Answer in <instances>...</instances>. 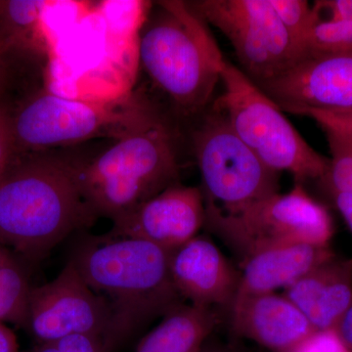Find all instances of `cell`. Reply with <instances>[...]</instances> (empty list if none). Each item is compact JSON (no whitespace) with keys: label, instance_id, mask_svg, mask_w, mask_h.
<instances>
[{"label":"cell","instance_id":"18","mask_svg":"<svg viewBox=\"0 0 352 352\" xmlns=\"http://www.w3.org/2000/svg\"><path fill=\"white\" fill-rule=\"evenodd\" d=\"M303 38V57L352 50V0H321Z\"/></svg>","mask_w":352,"mask_h":352},{"label":"cell","instance_id":"19","mask_svg":"<svg viewBox=\"0 0 352 352\" xmlns=\"http://www.w3.org/2000/svg\"><path fill=\"white\" fill-rule=\"evenodd\" d=\"M50 2L43 0L0 1V50L13 46L47 48L43 18Z\"/></svg>","mask_w":352,"mask_h":352},{"label":"cell","instance_id":"16","mask_svg":"<svg viewBox=\"0 0 352 352\" xmlns=\"http://www.w3.org/2000/svg\"><path fill=\"white\" fill-rule=\"evenodd\" d=\"M335 256L330 245L309 244L278 245L254 252L241 261L236 296L286 289Z\"/></svg>","mask_w":352,"mask_h":352},{"label":"cell","instance_id":"8","mask_svg":"<svg viewBox=\"0 0 352 352\" xmlns=\"http://www.w3.org/2000/svg\"><path fill=\"white\" fill-rule=\"evenodd\" d=\"M205 226L240 258L254 252L294 244L329 245L333 229L327 208L296 183L235 214L206 210Z\"/></svg>","mask_w":352,"mask_h":352},{"label":"cell","instance_id":"27","mask_svg":"<svg viewBox=\"0 0 352 352\" xmlns=\"http://www.w3.org/2000/svg\"><path fill=\"white\" fill-rule=\"evenodd\" d=\"M0 352H20L15 335L1 322H0Z\"/></svg>","mask_w":352,"mask_h":352},{"label":"cell","instance_id":"12","mask_svg":"<svg viewBox=\"0 0 352 352\" xmlns=\"http://www.w3.org/2000/svg\"><path fill=\"white\" fill-rule=\"evenodd\" d=\"M205 222L200 187L178 182L113 221L110 233L147 241L173 252L198 236Z\"/></svg>","mask_w":352,"mask_h":352},{"label":"cell","instance_id":"9","mask_svg":"<svg viewBox=\"0 0 352 352\" xmlns=\"http://www.w3.org/2000/svg\"><path fill=\"white\" fill-rule=\"evenodd\" d=\"M232 45L242 71L259 85L276 78L303 58L302 51L268 0L189 2Z\"/></svg>","mask_w":352,"mask_h":352},{"label":"cell","instance_id":"15","mask_svg":"<svg viewBox=\"0 0 352 352\" xmlns=\"http://www.w3.org/2000/svg\"><path fill=\"white\" fill-rule=\"evenodd\" d=\"M316 331L333 330L352 303V259L337 256L285 289Z\"/></svg>","mask_w":352,"mask_h":352},{"label":"cell","instance_id":"4","mask_svg":"<svg viewBox=\"0 0 352 352\" xmlns=\"http://www.w3.org/2000/svg\"><path fill=\"white\" fill-rule=\"evenodd\" d=\"M177 136L156 104L112 146L82 161L83 197L96 217L115 221L178 183Z\"/></svg>","mask_w":352,"mask_h":352},{"label":"cell","instance_id":"3","mask_svg":"<svg viewBox=\"0 0 352 352\" xmlns=\"http://www.w3.org/2000/svg\"><path fill=\"white\" fill-rule=\"evenodd\" d=\"M139 61L155 87L184 117L212 103L226 59L208 23L189 2L157 1L139 32Z\"/></svg>","mask_w":352,"mask_h":352},{"label":"cell","instance_id":"11","mask_svg":"<svg viewBox=\"0 0 352 352\" xmlns=\"http://www.w3.org/2000/svg\"><path fill=\"white\" fill-rule=\"evenodd\" d=\"M25 327L38 342H53L73 333L101 336L113 352L110 307L88 286L71 261L52 281L32 288Z\"/></svg>","mask_w":352,"mask_h":352},{"label":"cell","instance_id":"2","mask_svg":"<svg viewBox=\"0 0 352 352\" xmlns=\"http://www.w3.org/2000/svg\"><path fill=\"white\" fill-rule=\"evenodd\" d=\"M170 252L147 241L85 236L69 261L110 307L113 352L182 303L170 270Z\"/></svg>","mask_w":352,"mask_h":352},{"label":"cell","instance_id":"24","mask_svg":"<svg viewBox=\"0 0 352 352\" xmlns=\"http://www.w3.org/2000/svg\"><path fill=\"white\" fill-rule=\"evenodd\" d=\"M289 352H351L335 330L317 331L300 346Z\"/></svg>","mask_w":352,"mask_h":352},{"label":"cell","instance_id":"31","mask_svg":"<svg viewBox=\"0 0 352 352\" xmlns=\"http://www.w3.org/2000/svg\"><path fill=\"white\" fill-rule=\"evenodd\" d=\"M7 254H8V252H7L6 250L4 248L0 247V263L6 258Z\"/></svg>","mask_w":352,"mask_h":352},{"label":"cell","instance_id":"29","mask_svg":"<svg viewBox=\"0 0 352 352\" xmlns=\"http://www.w3.org/2000/svg\"><path fill=\"white\" fill-rule=\"evenodd\" d=\"M200 352H240L232 349V347L228 346H212L206 347L203 346Z\"/></svg>","mask_w":352,"mask_h":352},{"label":"cell","instance_id":"17","mask_svg":"<svg viewBox=\"0 0 352 352\" xmlns=\"http://www.w3.org/2000/svg\"><path fill=\"white\" fill-rule=\"evenodd\" d=\"M217 323L214 309L179 303L141 340L136 352H200Z\"/></svg>","mask_w":352,"mask_h":352},{"label":"cell","instance_id":"23","mask_svg":"<svg viewBox=\"0 0 352 352\" xmlns=\"http://www.w3.org/2000/svg\"><path fill=\"white\" fill-rule=\"evenodd\" d=\"M52 342L61 352H112L105 338L94 333H73Z\"/></svg>","mask_w":352,"mask_h":352},{"label":"cell","instance_id":"21","mask_svg":"<svg viewBox=\"0 0 352 352\" xmlns=\"http://www.w3.org/2000/svg\"><path fill=\"white\" fill-rule=\"evenodd\" d=\"M331 151L330 166L324 180L332 193L352 194V131L344 127L323 126Z\"/></svg>","mask_w":352,"mask_h":352},{"label":"cell","instance_id":"20","mask_svg":"<svg viewBox=\"0 0 352 352\" xmlns=\"http://www.w3.org/2000/svg\"><path fill=\"white\" fill-rule=\"evenodd\" d=\"M31 287L22 267L7 254L0 263V322L27 325Z\"/></svg>","mask_w":352,"mask_h":352},{"label":"cell","instance_id":"13","mask_svg":"<svg viewBox=\"0 0 352 352\" xmlns=\"http://www.w3.org/2000/svg\"><path fill=\"white\" fill-rule=\"evenodd\" d=\"M170 270L178 294L195 307L228 310L237 295L240 272L206 236L170 252Z\"/></svg>","mask_w":352,"mask_h":352},{"label":"cell","instance_id":"28","mask_svg":"<svg viewBox=\"0 0 352 352\" xmlns=\"http://www.w3.org/2000/svg\"><path fill=\"white\" fill-rule=\"evenodd\" d=\"M31 352H61L59 349L55 346L54 342H38V346L34 347Z\"/></svg>","mask_w":352,"mask_h":352},{"label":"cell","instance_id":"6","mask_svg":"<svg viewBox=\"0 0 352 352\" xmlns=\"http://www.w3.org/2000/svg\"><path fill=\"white\" fill-rule=\"evenodd\" d=\"M153 105L141 96L105 103L39 92L11 116L16 153L45 152L99 138L117 140Z\"/></svg>","mask_w":352,"mask_h":352},{"label":"cell","instance_id":"1","mask_svg":"<svg viewBox=\"0 0 352 352\" xmlns=\"http://www.w3.org/2000/svg\"><path fill=\"white\" fill-rule=\"evenodd\" d=\"M80 162L45 153L14 157L0 176V247L39 261L94 223L80 187Z\"/></svg>","mask_w":352,"mask_h":352},{"label":"cell","instance_id":"26","mask_svg":"<svg viewBox=\"0 0 352 352\" xmlns=\"http://www.w3.org/2000/svg\"><path fill=\"white\" fill-rule=\"evenodd\" d=\"M333 196L338 210L346 220L347 226L349 227L352 232V194L335 193L333 194Z\"/></svg>","mask_w":352,"mask_h":352},{"label":"cell","instance_id":"7","mask_svg":"<svg viewBox=\"0 0 352 352\" xmlns=\"http://www.w3.org/2000/svg\"><path fill=\"white\" fill-rule=\"evenodd\" d=\"M205 113L192 132V146L206 210L235 214L279 193V173L256 156L219 111Z\"/></svg>","mask_w":352,"mask_h":352},{"label":"cell","instance_id":"10","mask_svg":"<svg viewBox=\"0 0 352 352\" xmlns=\"http://www.w3.org/2000/svg\"><path fill=\"white\" fill-rule=\"evenodd\" d=\"M256 85L283 112L312 118L321 126L352 124V50L303 57Z\"/></svg>","mask_w":352,"mask_h":352},{"label":"cell","instance_id":"5","mask_svg":"<svg viewBox=\"0 0 352 352\" xmlns=\"http://www.w3.org/2000/svg\"><path fill=\"white\" fill-rule=\"evenodd\" d=\"M220 82L223 91L212 107L226 118L236 135L265 166L291 173L300 184L327 176L330 160L308 144L283 111L242 69L226 60Z\"/></svg>","mask_w":352,"mask_h":352},{"label":"cell","instance_id":"14","mask_svg":"<svg viewBox=\"0 0 352 352\" xmlns=\"http://www.w3.org/2000/svg\"><path fill=\"white\" fill-rule=\"evenodd\" d=\"M228 310L236 335L274 352L294 351L317 332L284 295L237 296Z\"/></svg>","mask_w":352,"mask_h":352},{"label":"cell","instance_id":"32","mask_svg":"<svg viewBox=\"0 0 352 352\" xmlns=\"http://www.w3.org/2000/svg\"><path fill=\"white\" fill-rule=\"evenodd\" d=\"M344 129H352V124H351V126H349V127H344Z\"/></svg>","mask_w":352,"mask_h":352},{"label":"cell","instance_id":"30","mask_svg":"<svg viewBox=\"0 0 352 352\" xmlns=\"http://www.w3.org/2000/svg\"><path fill=\"white\" fill-rule=\"evenodd\" d=\"M4 75V65L3 60H2V52H0V87H1L2 78Z\"/></svg>","mask_w":352,"mask_h":352},{"label":"cell","instance_id":"25","mask_svg":"<svg viewBox=\"0 0 352 352\" xmlns=\"http://www.w3.org/2000/svg\"><path fill=\"white\" fill-rule=\"evenodd\" d=\"M15 141L11 126V115L0 107V176L16 157Z\"/></svg>","mask_w":352,"mask_h":352},{"label":"cell","instance_id":"22","mask_svg":"<svg viewBox=\"0 0 352 352\" xmlns=\"http://www.w3.org/2000/svg\"><path fill=\"white\" fill-rule=\"evenodd\" d=\"M268 1L274 9L282 24L302 51L303 38L314 21L312 6L305 0H268Z\"/></svg>","mask_w":352,"mask_h":352}]
</instances>
